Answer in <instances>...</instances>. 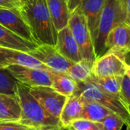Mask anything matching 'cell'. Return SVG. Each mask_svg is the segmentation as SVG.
Listing matches in <instances>:
<instances>
[{
	"label": "cell",
	"instance_id": "1",
	"mask_svg": "<svg viewBox=\"0 0 130 130\" xmlns=\"http://www.w3.org/2000/svg\"><path fill=\"white\" fill-rule=\"evenodd\" d=\"M18 96L21 107L19 123L36 130H74L52 116L30 92V88L18 82Z\"/></svg>",
	"mask_w": 130,
	"mask_h": 130
},
{
	"label": "cell",
	"instance_id": "2",
	"mask_svg": "<svg viewBox=\"0 0 130 130\" xmlns=\"http://www.w3.org/2000/svg\"><path fill=\"white\" fill-rule=\"evenodd\" d=\"M21 12L30 27L38 45L56 46L57 34L46 0H30L24 3Z\"/></svg>",
	"mask_w": 130,
	"mask_h": 130
},
{
	"label": "cell",
	"instance_id": "3",
	"mask_svg": "<svg viewBox=\"0 0 130 130\" xmlns=\"http://www.w3.org/2000/svg\"><path fill=\"white\" fill-rule=\"evenodd\" d=\"M128 23V18L121 0H106L101 14L97 28L92 35L96 58L103 56L106 52V40L109 32L116 26Z\"/></svg>",
	"mask_w": 130,
	"mask_h": 130
},
{
	"label": "cell",
	"instance_id": "4",
	"mask_svg": "<svg viewBox=\"0 0 130 130\" xmlns=\"http://www.w3.org/2000/svg\"><path fill=\"white\" fill-rule=\"evenodd\" d=\"M73 94L80 95L86 101L102 105L120 117L126 126L130 125V110L123 98L109 94L88 81L77 82Z\"/></svg>",
	"mask_w": 130,
	"mask_h": 130
},
{
	"label": "cell",
	"instance_id": "5",
	"mask_svg": "<svg viewBox=\"0 0 130 130\" xmlns=\"http://www.w3.org/2000/svg\"><path fill=\"white\" fill-rule=\"evenodd\" d=\"M68 27L77 43L82 59L93 65L97 58L92 36L86 18L79 6L70 14Z\"/></svg>",
	"mask_w": 130,
	"mask_h": 130
},
{
	"label": "cell",
	"instance_id": "6",
	"mask_svg": "<svg viewBox=\"0 0 130 130\" xmlns=\"http://www.w3.org/2000/svg\"><path fill=\"white\" fill-rule=\"evenodd\" d=\"M127 56L107 51L96 59L92 66V75L98 78L108 76H124L126 73Z\"/></svg>",
	"mask_w": 130,
	"mask_h": 130
},
{
	"label": "cell",
	"instance_id": "7",
	"mask_svg": "<svg viewBox=\"0 0 130 130\" xmlns=\"http://www.w3.org/2000/svg\"><path fill=\"white\" fill-rule=\"evenodd\" d=\"M6 69L18 82L29 88L52 86L50 70L31 68L20 65L11 66Z\"/></svg>",
	"mask_w": 130,
	"mask_h": 130
},
{
	"label": "cell",
	"instance_id": "8",
	"mask_svg": "<svg viewBox=\"0 0 130 130\" xmlns=\"http://www.w3.org/2000/svg\"><path fill=\"white\" fill-rule=\"evenodd\" d=\"M0 24L21 38L38 44L30 27L19 9L0 8Z\"/></svg>",
	"mask_w": 130,
	"mask_h": 130
},
{
	"label": "cell",
	"instance_id": "9",
	"mask_svg": "<svg viewBox=\"0 0 130 130\" xmlns=\"http://www.w3.org/2000/svg\"><path fill=\"white\" fill-rule=\"evenodd\" d=\"M29 55L44 64L49 69L62 72H67L74 62L64 57L55 46L48 44L39 45L35 50L28 53Z\"/></svg>",
	"mask_w": 130,
	"mask_h": 130
},
{
	"label": "cell",
	"instance_id": "10",
	"mask_svg": "<svg viewBox=\"0 0 130 130\" xmlns=\"http://www.w3.org/2000/svg\"><path fill=\"white\" fill-rule=\"evenodd\" d=\"M30 92L48 113L59 119L68 97L46 86L30 88Z\"/></svg>",
	"mask_w": 130,
	"mask_h": 130
},
{
	"label": "cell",
	"instance_id": "11",
	"mask_svg": "<svg viewBox=\"0 0 130 130\" xmlns=\"http://www.w3.org/2000/svg\"><path fill=\"white\" fill-rule=\"evenodd\" d=\"M14 65L51 70L27 53L0 46V69H5Z\"/></svg>",
	"mask_w": 130,
	"mask_h": 130
},
{
	"label": "cell",
	"instance_id": "12",
	"mask_svg": "<svg viewBox=\"0 0 130 130\" xmlns=\"http://www.w3.org/2000/svg\"><path fill=\"white\" fill-rule=\"evenodd\" d=\"M106 50L128 56L130 53V25L123 23L116 26L108 34Z\"/></svg>",
	"mask_w": 130,
	"mask_h": 130
},
{
	"label": "cell",
	"instance_id": "13",
	"mask_svg": "<svg viewBox=\"0 0 130 130\" xmlns=\"http://www.w3.org/2000/svg\"><path fill=\"white\" fill-rule=\"evenodd\" d=\"M55 46L64 57L71 62L76 63L82 60L77 43L68 26L58 31Z\"/></svg>",
	"mask_w": 130,
	"mask_h": 130
},
{
	"label": "cell",
	"instance_id": "14",
	"mask_svg": "<svg viewBox=\"0 0 130 130\" xmlns=\"http://www.w3.org/2000/svg\"><path fill=\"white\" fill-rule=\"evenodd\" d=\"M21 117V107L18 94L0 93V122L18 123Z\"/></svg>",
	"mask_w": 130,
	"mask_h": 130
},
{
	"label": "cell",
	"instance_id": "15",
	"mask_svg": "<svg viewBox=\"0 0 130 130\" xmlns=\"http://www.w3.org/2000/svg\"><path fill=\"white\" fill-rule=\"evenodd\" d=\"M39 45L26 40L0 24V46L29 53Z\"/></svg>",
	"mask_w": 130,
	"mask_h": 130
},
{
	"label": "cell",
	"instance_id": "16",
	"mask_svg": "<svg viewBox=\"0 0 130 130\" xmlns=\"http://www.w3.org/2000/svg\"><path fill=\"white\" fill-rule=\"evenodd\" d=\"M52 21L57 31L68 26L70 11L66 0H46Z\"/></svg>",
	"mask_w": 130,
	"mask_h": 130
},
{
	"label": "cell",
	"instance_id": "17",
	"mask_svg": "<svg viewBox=\"0 0 130 130\" xmlns=\"http://www.w3.org/2000/svg\"><path fill=\"white\" fill-rule=\"evenodd\" d=\"M105 3L106 0H82L81 2L79 7L86 18L91 36L97 28Z\"/></svg>",
	"mask_w": 130,
	"mask_h": 130
},
{
	"label": "cell",
	"instance_id": "18",
	"mask_svg": "<svg viewBox=\"0 0 130 130\" xmlns=\"http://www.w3.org/2000/svg\"><path fill=\"white\" fill-rule=\"evenodd\" d=\"M84 104V99L80 95L72 94L68 97L59 117L61 122L65 126H70L72 121L79 119Z\"/></svg>",
	"mask_w": 130,
	"mask_h": 130
},
{
	"label": "cell",
	"instance_id": "19",
	"mask_svg": "<svg viewBox=\"0 0 130 130\" xmlns=\"http://www.w3.org/2000/svg\"><path fill=\"white\" fill-rule=\"evenodd\" d=\"M52 88L58 93L69 97L74 94L77 88V82L66 72L50 70Z\"/></svg>",
	"mask_w": 130,
	"mask_h": 130
},
{
	"label": "cell",
	"instance_id": "20",
	"mask_svg": "<svg viewBox=\"0 0 130 130\" xmlns=\"http://www.w3.org/2000/svg\"><path fill=\"white\" fill-rule=\"evenodd\" d=\"M124 76H108L105 78H98L92 75L90 76L89 78H88L86 81H88L93 84H94L96 86H98L99 88L102 89L103 91L111 94L114 96L117 97H122L121 94V89H122V84Z\"/></svg>",
	"mask_w": 130,
	"mask_h": 130
},
{
	"label": "cell",
	"instance_id": "21",
	"mask_svg": "<svg viewBox=\"0 0 130 130\" xmlns=\"http://www.w3.org/2000/svg\"><path fill=\"white\" fill-rule=\"evenodd\" d=\"M84 107L79 117L81 119L102 123L108 115L112 113L110 110L96 102L88 101L84 99Z\"/></svg>",
	"mask_w": 130,
	"mask_h": 130
},
{
	"label": "cell",
	"instance_id": "22",
	"mask_svg": "<svg viewBox=\"0 0 130 130\" xmlns=\"http://www.w3.org/2000/svg\"><path fill=\"white\" fill-rule=\"evenodd\" d=\"M92 66L93 65L82 59L78 62L74 63L66 73H68L76 82H84L91 75Z\"/></svg>",
	"mask_w": 130,
	"mask_h": 130
},
{
	"label": "cell",
	"instance_id": "23",
	"mask_svg": "<svg viewBox=\"0 0 130 130\" xmlns=\"http://www.w3.org/2000/svg\"><path fill=\"white\" fill-rule=\"evenodd\" d=\"M18 81L5 69H0V93L18 94Z\"/></svg>",
	"mask_w": 130,
	"mask_h": 130
},
{
	"label": "cell",
	"instance_id": "24",
	"mask_svg": "<svg viewBox=\"0 0 130 130\" xmlns=\"http://www.w3.org/2000/svg\"><path fill=\"white\" fill-rule=\"evenodd\" d=\"M70 126L74 130H104L102 123L81 118L72 121Z\"/></svg>",
	"mask_w": 130,
	"mask_h": 130
},
{
	"label": "cell",
	"instance_id": "25",
	"mask_svg": "<svg viewBox=\"0 0 130 130\" xmlns=\"http://www.w3.org/2000/svg\"><path fill=\"white\" fill-rule=\"evenodd\" d=\"M102 124L104 130H121L125 123L120 117L112 113L102 121Z\"/></svg>",
	"mask_w": 130,
	"mask_h": 130
},
{
	"label": "cell",
	"instance_id": "26",
	"mask_svg": "<svg viewBox=\"0 0 130 130\" xmlns=\"http://www.w3.org/2000/svg\"><path fill=\"white\" fill-rule=\"evenodd\" d=\"M121 94L130 110V78L126 74L124 75L123 80Z\"/></svg>",
	"mask_w": 130,
	"mask_h": 130
},
{
	"label": "cell",
	"instance_id": "27",
	"mask_svg": "<svg viewBox=\"0 0 130 130\" xmlns=\"http://www.w3.org/2000/svg\"><path fill=\"white\" fill-rule=\"evenodd\" d=\"M28 127L16 122H0V130H27Z\"/></svg>",
	"mask_w": 130,
	"mask_h": 130
},
{
	"label": "cell",
	"instance_id": "28",
	"mask_svg": "<svg viewBox=\"0 0 130 130\" xmlns=\"http://www.w3.org/2000/svg\"><path fill=\"white\" fill-rule=\"evenodd\" d=\"M23 5L21 0H0V8H3L21 10Z\"/></svg>",
	"mask_w": 130,
	"mask_h": 130
},
{
	"label": "cell",
	"instance_id": "29",
	"mask_svg": "<svg viewBox=\"0 0 130 130\" xmlns=\"http://www.w3.org/2000/svg\"><path fill=\"white\" fill-rule=\"evenodd\" d=\"M81 2L82 0H67V4H68V7H69L70 13L75 11L80 5Z\"/></svg>",
	"mask_w": 130,
	"mask_h": 130
},
{
	"label": "cell",
	"instance_id": "30",
	"mask_svg": "<svg viewBox=\"0 0 130 130\" xmlns=\"http://www.w3.org/2000/svg\"><path fill=\"white\" fill-rule=\"evenodd\" d=\"M128 18V23L130 25V0H121Z\"/></svg>",
	"mask_w": 130,
	"mask_h": 130
},
{
	"label": "cell",
	"instance_id": "31",
	"mask_svg": "<svg viewBox=\"0 0 130 130\" xmlns=\"http://www.w3.org/2000/svg\"><path fill=\"white\" fill-rule=\"evenodd\" d=\"M126 74L130 78V64L127 65V67H126Z\"/></svg>",
	"mask_w": 130,
	"mask_h": 130
},
{
	"label": "cell",
	"instance_id": "32",
	"mask_svg": "<svg viewBox=\"0 0 130 130\" xmlns=\"http://www.w3.org/2000/svg\"><path fill=\"white\" fill-rule=\"evenodd\" d=\"M29 1H30V0H21V2H23V4H24V3H26V2H27Z\"/></svg>",
	"mask_w": 130,
	"mask_h": 130
},
{
	"label": "cell",
	"instance_id": "33",
	"mask_svg": "<svg viewBox=\"0 0 130 130\" xmlns=\"http://www.w3.org/2000/svg\"><path fill=\"white\" fill-rule=\"evenodd\" d=\"M126 130H130V125H129V126H126Z\"/></svg>",
	"mask_w": 130,
	"mask_h": 130
},
{
	"label": "cell",
	"instance_id": "34",
	"mask_svg": "<svg viewBox=\"0 0 130 130\" xmlns=\"http://www.w3.org/2000/svg\"><path fill=\"white\" fill-rule=\"evenodd\" d=\"M27 130H36V129H30V128H28V129Z\"/></svg>",
	"mask_w": 130,
	"mask_h": 130
},
{
	"label": "cell",
	"instance_id": "35",
	"mask_svg": "<svg viewBox=\"0 0 130 130\" xmlns=\"http://www.w3.org/2000/svg\"><path fill=\"white\" fill-rule=\"evenodd\" d=\"M66 1H67V0H66Z\"/></svg>",
	"mask_w": 130,
	"mask_h": 130
}]
</instances>
